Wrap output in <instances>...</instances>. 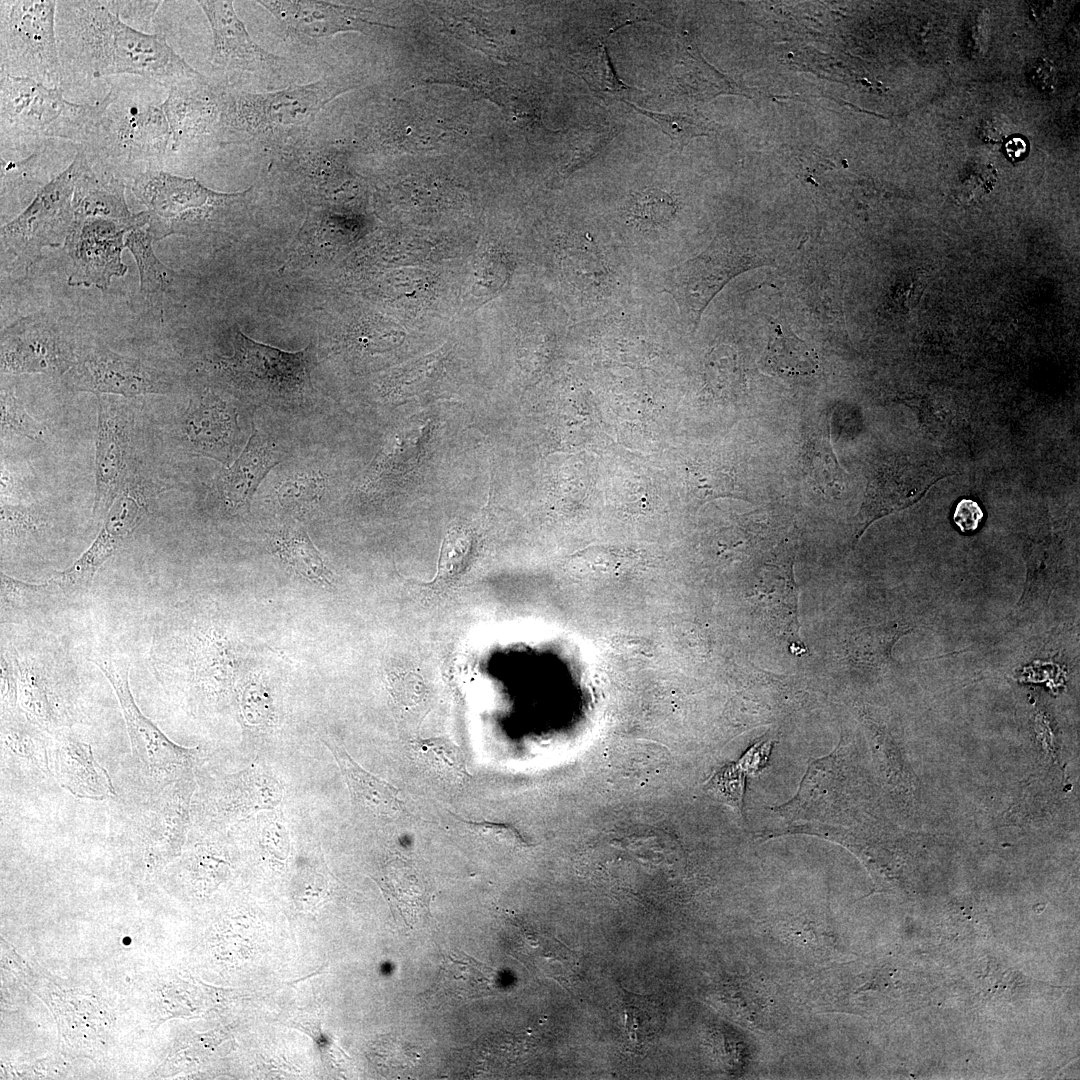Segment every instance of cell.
<instances>
[{
  "label": "cell",
  "instance_id": "obj_1",
  "mask_svg": "<svg viewBox=\"0 0 1080 1080\" xmlns=\"http://www.w3.org/2000/svg\"><path fill=\"white\" fill-rule=\"evenodd\" d=\"M56 35L64 80L130 74L169 91L203 79L165 37L129 26L103 0L57 1Z\"/></svg>",
  "mask_w": 1080,
  "mask_h": 1080
},
{
  "label": "cell",
  "instance_id": "obj_2",
  "mask_svg": "<svg viewBox=\"0 0 1080 1080\" xmlns=\"http://www.w3.org/2000/svg\"><path fill=\"white\" fill-rule=\"evenodd\" d=\"M191 769L154 776L140 771L131 786L116 792L110 836L146 865H157L183 843L189 822Z\"/></svg>",
  "mask_w": 1080,
  "mask_h": 1080
},
{
  "label": "cell",
  "instance_id": "obj_3",
  "mask_svg": "<svg viewBox=\"0 0 1080 1080\" xmlns=\"http://www.w3.org/2000/svg\"><path fill=\"white\" fill-rule=\"evenodd\" d=\"M98 104L89 136L78 145L88 160L113 172L124 168L131 173L140 164L157 167L170 143L161 103L142 100L113 86Z\"/></svg>",
  "mask_w": 1080,
  "mask_h": 1080
},
{
  "label": "cell",
  "instance_id": "obj_4",
  "mask_svg": "<svg viewBox=\"0 0 1080 1080\" xmlns=\"http://www.w3.org/2000/svg\"><path fill=\"white\" fill-rule=\"evenodd\" d=\"M17 668L18 709L50 736L82 719L76 665L54 637H38L10 649Z\"/></svg>",
  "mask_w": 1080,
  "mask_h": 1080
},
{
  "label": "cell",
  "instance_id": "obj_5",
  "mask_svg": "<svg viewBox=\"0 0 1080 1080\" xmlns=\"http://www.w3.org/2000/svg\"><path fill=\"white\" fill-rule=\"evenodd\" d=\"M1 142L22 137L65 139L82 145L99 110L72 103L61 88H50L29 78L0 74Z\"/></svg>",
  "mask_w": 1080,
  "mask_h": 1080
},
{
  "label": "cell",
  "instance_id": "obj_6",
  "mask_svg": "<svg viewBox=\"0 0 1080 1080\" xmlns=\"http://www.w3.org/2000/svg\"><path fill=\"white\" fill-rule=\"evenodd\" d=\"M81 171L76 155L70 165L47 183L16 218L1 227L2 269L25 274L43 248L64 245L74 220L73 195Z\"/></svg>",
  "mask_w": 1080,
  "mask_h": 1080
},
{
  "label": "cell",
  "instance_id": "obj_7",
  "mask_svg": "<svg viewBox=\"0 0 1080 1080\" xmlns=\"http://www.w3.org/2000/svg\"><path fill=\"white\" fill-rule=\"evenodd\" d=\"M54 0L0 1V74L61 88Z\"/></svg>",
  "mask_w": 1080,
  "mask_h": 1080
},
{
  "label": "cell",
  "instance_id": "obj_8",
  "mask_svg": "<svg viewBox=\"0 0 1080 1080\" xmlns=\"http://www.w3.org/2000/svg\"><path fill=\"white\" fill-rule=\"evenodd\" d=\"M134 196L146 207L148 228L155 241L172 234H188L212 222L239 193L213 191L195 178L177 176L157 167H144L127 175Z\"/></svg>",
  "mask_w": 1080,
  "mask_h": 1080
},
{
  "label": "cell",
  "instance_id": "obj_9",
  "mask_svg": "<svg viewBox=\"0 0 1080 1080\" xmlns=\"http://www.w3.org/2000/svg\"><path fill=\"white\" fill-rule=\"evenodd\" d=\"M764 256L726 238H716L694 258L666 273L664 289L690 327H697L713 297L736 275L767 265Z\"/></svg>",
  "mask_w": 1080,
  "mask_h": 1080
},
{
  "label": "cell",
  "instance_id": "obj_10",
  "mask_svg": "<svg viewBox=\"0 0 1080 1080\" xmlns=\"http://www.w3.org/2000/svg\"><path fill=\"white\" fill-rule=\"evenodd\" d=\"M148 223L146 210L126 219L97 217L73 221L64 244L72 260L68 284L108 289L112 277H122L128 270L121 259L124 235Z\"/></svg>",
  "mask_w": 1080,
  "mask_h": 1080
},
{
  "label": "cell",
  "instance_id": "obj_11",
  "mask_svg": "<svg viewBox=\"0 0 1080 1080\" xmlns=\"http://www.w3.org/2000/svg\"><path fill=\"white\" fill-rule=\"evenodd\" d=\"M91 662L111 684L120 704L140 771L154 776L191 769L199 760V748L182 747L171 741L137 706L129 685V664L121 659L99 656Z\"/></svg>",
  "mask_w": 1080,
  "mask_h": 1080
},
{
  "label": "cell",
  "instance_id": "obj_12",
  "mask_svg": "<svg viewBox=\"0 0 1080 1080\" xmlns=\"http://www.w3.org/2000/svg\"><path fill=\"white\" fill-rule=\"evenodd\" d=\"M154 494V487L150 483L131 475L110 507L91 546L69 568L54 573L50 581L66 596L86 589L98 569L141 523Z\"/></svg>",
  "mask_w": 1080,
  "mask_h": 1080
},
{
  "label": "cell",
  "instance_id": "obj_13",
  "mask_svg": "<svg viewBox=\"0 0 1080 1080\" xmlns=\"http://www.w3.org/2000/svg\"><path fill=\"white\" fill-rule=\"evenodd\" d=\"M95 449L94 519H104L131 476L129 460L135 425L130 404L99 395Z\"/></svg>",
  "mask_w": 1080,
  "mask_h": 1080
},
{
  "label": "cell",
  "instance_id": "obj_14",
  "mask_svg": "<svg viewBox=\"0 0 1080 1080\" xmlns=\"http://www.w3.org/2000/svg\"><path fill=\"white\" fill-rule=\"evenodd\" d=\"M76 360L60 325L47 315L21 318L1 332L2 374H66Z\"/></svg>",
  "mask_w": 1080,
  "mask_h": 1080
},
{
  "label": "cell",
  "instance_id": "obj_15",
  "mask_svg": "<svg viewBox=\"0 0 1080 1080\" xmlns=\"http://www.w3.org/2000/svg\"><path fill=\"white\" fill-rule=\"evenodd\" d=\"M68 386L76 391L132 398L166 392L167 382L157 369L121 355L105 346L89 349L77 357L66 373Z\"/></svg>",
  "mask_w": 1080,
  "mask_h": 1080
},
{
  "label": "cell",
  "instance_id": "obj_16",
  "mask_svg": "<svg viewBox=\"0 0 1080 1080\" xmlns=\"http://www.w3.org/2000/svg\"><path fill=\"white\" fill-rule=\"evenodd\" d=\"M49 769L62 788L77 798L105 800L116 790L107 770L95 759L90 744L71 730L50 736Z\"/></svg>",
  "mask_w": 1080,
  "mask_h": 1080
},
{
  "label": "cell",
  "instance_id": "obj_17",
  "mask_svg": "<svg viewBox=\"0 0 1080 1080\" xmlns=\"http://www.w3.org/2000/svg\"><path fill=\"white\" fill-rule=\"evenodd\" d=\"M236 429L234 409L214 391L194 396L183 414L181 431L196 453L225 462Z\"/></svg>",
  "mask_w": 1080,
  "mask_h": 1080
},
{
  "label": "cell",
  "instance_id": "obj_18",
  "mask_svg": "<svg viewBox=\"0 0 1080 1080\" xmlns=\"http://www.w3.org/2000/svg\"><path fill=\"white\" fill-rule=\"evenodd\" d=\"M197 4L212 30V66L220 69H253L276 58L253 42L243 21L237 16L232 1L200 0Z\"/></svg>",
  "mask_w": 1080,
  "mask_h": 1080
},
{
  "label": "cell",
  "instance_id": "obj_19",
  "mask_svg": "<svg viewBox=\"0 0 1080 1080\" xmlns=\"http://www.w3.org/2000/svg\"><path fill=\"white\" fill-rule=\"evenodd\" d=\"M278 462L274 446L257 430L252 432L244 449L221 473L217 490L228 508L243 506Z\"/></svg>",
  "mask_w": 1080,
  "mask_h": 1080
},
{
  "label": "cell",
  "instance_id": "obj_20",
  "mask_svg": "<svg viewBox=\"0 0 1080 1080\" xmlns=\"http://www.w3.org/2000/svg\"><path fill=\"white\" fill-rule=\"evenodd\" d=\"M292 33L324 38L349 29L350 16L343 7L321 1H258Z\"/></svg>",
  "mask_w": 1080,
  "mask_h": 1080
},
{
  "label": "cell",
  "instance_id": "obj_21",
  "mask_svg": "<svg viewBox=\"0 0 1080 1080\" xmlns=\"http://www.w3.org/2000/svg\"><path fill=\"white\" fill-rule=\"evenodd\" d=\"M325 743L340 768L351 796L360 806L378 816H394L404 811L397 788L362 768L342 747Z\"/></svg>",
  "mask_w": 1080,
  "mask_h": 1080
},
{
  "label": "cell",
  "instance_id": "obj_22",
  "mask_svg": "<svg viewBox=\"0 0 1080 1080\" xmlns=\"http://www.w3.org/2000/svg\"><path fill=\"white\" fill-rule=\"evenodd\" d=\"M388 893L400 917L408 926L423 922L430 916V891L423 875L405 861H396L388 869Z\"/></svg>",
  "mask_w": 1080,
  "mask_h": 1080
},
{
  "label": "cell",
  "instance_id": "obj_23",
  "mask_svg": "<svg viewBox=\"0 0 1080 1080\" xmlns=\"http://www.w3.org/2000/svg\"><path fill=\"white\" fill-rule=\"evenodd\" d=\"M234 341L252 370L269 380L292 384L299 383L304 375V351L287 353L257 343L245 336L238 329L234 332Z\"/></svg>",
  "mask_w": 1080,
  "mask_h": 1080
},
{
  "label": "cell",
  "instance_id": "obj_24",
  "mask_svg": "<svg viewBox=\"0 0 1080 1080\" xmlns=\"http://www.w3.org/2000/svg\"><path fill=\"white\" fill-rule=\"evenodd\" d=\"M50 735L28 720L20 710L1 714V742L3 748L31 762L44 774L49 769Z\"/></svg>",
  "mask_w": 1080,
  "mask_h": 1080
},
{
  "label": "cell",
  "instance_id": "obj_25",
  "mask_svg": "<svg viewBox=\"0 0 1080 1080\" xmlns=\"http://www.w3.org/2000/svg\"><path fill=\"white\" fill-rule=\"evenodd\" d=\"M278 556L295 574L323 585H332V573L307 532L299 525L289 526L275 538Z\"/></svg>",
  "mask_w": 1080,
  "mask_h": 1080
},
{
  "label": "cell",
  "instance_id": "obj_26",
  "mask_svg": "<svg viewBox=\"0 0 1080 1080\" xmlns=\"http://www.w3.org/2000/svg\"><path fill=\"white\" fill-rule=\"evenodd\" d=\"M154 241L148 224L133 229L125 237V247L131 251L138 266L140 292L147 298L164 293L176 275L156 257L152 248Z\"/></svg>",
  "mask_w": 1080,
  "mask_h": 1080
},
{
  "label": "cell",
  "instance_id": "obj_27",
  "mask_svg": "<svg viewBox=\"0 0 1080 1080\" xmlns=\"http://www.w3.org/2000/svg\"><path fill=\"white\" fill-rule=\"evenodd\" d=\"M764 360L771 371L786 376L812 375L819 367L815 350L780 325L775 326Z\"/></svg>",
  "mask_w": 1080,
  "mask_h": 1080
},
{
  "label": "cell",
  "instance_id": "obj_28",
  "mask_svg": "<svg viewBox=\"0 0 1080 1080\" xmlns=\"http://www.w3.org/2000/svg\"><path fill=\"white\" fill-rule=\"evenodd\" d=\"M315 86H306L286 90L260 97L259 106L266 120L290 124L300 123L314 114L324 105L326 97L318 93Z\"/></svg>",
  "mask_w": 1080,
  "mask_h": 1080
},
{
  "label": "cell",
  "instance_id": "obj_29",
  "mask_svg": "<svg viewBox=\"0 0 1080 1080\" xmlns=\"http://www.w3.org/2000/svg\"><path fill=\"white\" fill-rule=\"evenodd\" d=\"M414 753L431 773L449 785L470 779L463 752L444 739H423L414 743Z\"/></svg>",
  "mask_w": 1080,
  "mask_h": 1080
},
{
  "label": "cell",
  "instance_id": "obj_30",
  "mask_svg": "<svg viewBox=\"0 0 1080 1080\" xmlns=\"http://www.w3.org/2000/svg\"><path fill=\"white\" fill-rule=\"evenodd\" d=\"M493 971L472 958H446L443 978L448 990L456 995L471 998L491 993L495 987Z\"/></svg>",
  "mask_w": 1080,
  "mask_h": 1080
},
{
  "label": "cell",
  "instance_id": "obj_31",
  "mask_svg": "<svg viewBox=\"0 0 1080 1080\" xmlns=\"http://www.w3.org/2000/svg\"><path fill=\"white\" fill-rule=\"evenodd\" d=\"M804 462L809 477L822 492L836 496L843 491L846 473L840 468L831 446L830 431L809 442Z\"/></svg>",
  "mask_w": 1080,
  "mask_h": 1080
},
{
  "label": "cell",
  "instance_id": "obj_32",
  "mask_svg": "<svg viewBox=\"0 0 1080 1080\" xmlns=\"http://www.w3.org/2000/svg\"><path fill=\"white\" fill-rule=\"evenodd\" d=\"M319 473H301L285 480L277 490L280 506L295 515L309 512L317 505L325 489Z\"/></svg>",
  "mask_w": 1080,
  "mask_h": 1080
},
{
  "label": "cell",
  "instance_id": "obj_33",
  "mask_svg": "<svg viewBox=\"0 0 1080 1080\" xmlns=\"http://www.w3.org/2000/svg\"><path fill=\"white\" fill-rule=\"evenodd\" d=\"M624 1018L626 1031L634 1042L652 1039L662 1023V1015L655 1001L649 997L624 991Z\"/></svg>",
  "mask_w": 1080,
  "mask_h": 1080
},
{
  "label": "cell",
  "instance_id": "obj_34",
  "mask_svg": "<svg viewBox=\"0 0 1080 1080\" xmlns=\"http://www.w3.org/2000/svg\"><path fill=\"white\" fill-rule=\"evenodd\" d=\"M54 584L26 583L1 572V608L4 612L28 613L52 596Z\"/></svg>",
  "mask_w": 1080,
  "mask_h": 1080
},
{
  "label": "cell",
  "instance_id": "obj_35",
  "mask_svg": "<svg viewBox=\"0 0 1080 1080\" xmlns=\"http://www.w3.org/2000/svg\"><path fill=\"white\" fill-rule=\"evenodd\" d=\"M0 513L2 543L35 538L46 526L44 515L35 507L1 502Z\"/></svg>",
  "mask_w": 1080,
  "mask_h": 1080
},
{
  "label": "cell",
  "instance_id": "obj_36",
  "mask_svg": "<svg viewBox=\"0 0 1080 1080\" xmlns=\"http://www.w3.org/2000/svg\"><path fill=\"white\" fill-rule=\"evenodd\" d=\"M1 431L3 434L18 435L41 441L46 435V427L33 418L11 391H1Z\"/></svg>",
  "mask_w": 1080,
  "mask_h": 1080
},
{
  "label": "cell",
  "instance_id": "obj_37",
  "mask_svg": "<svg viewBox=\"0 0 1080 1080\" xmlns=\"http://www.w3.org/2000/svg\"><path fill=\"white\" fill-rule=\"evenodd\" d=\"M628 215L645 225L669 221L675 213L671 196L659 189H648L633 195L627 206Z\"/></svg>",
  "mask_w": 1080,
  "mask_h": 1080
},
{
  "label": "cell",
  "instance_id": "obj_38",
  "mask_svg": "<svg viewBox=\"0 0 1080 1080\" xmlns=\"http://www.w3.org/2000/svg\"><path fill=\"white\" fill-rule=\"evenodd\" d=\"M454 817H456L469 831L486 840L511 848H524L529 846V843L524 839L520 831L512 824L487 820H465L457 815H454Z\"/></svg>",
  "mask_w": 1080,
  "mask_h": 1080
},
{
  "label": "cell",
  "instance_id": "obj_39",
  "mask_svg": "<svg viewBox=\"0 0 1080 1080\" xmlns=\"http://www.w3.org/2000/svg\"><path fill=\"white\" fill-rule=\"evenodd\" d=\"M104 5L129 26L143 31L163 1H103ZM144 32V31H143Z\"/></svg>",
  "mask_w": 1080,
  "mask_h": 1080
},
{
  "label": "cell",
  "instance_id": "obj_40",
  "mask_svg": "<svg viewBox=\"0 0 1080 1080\" xmlns=\"http://www.w3.org/2000/svg\"><path fill=\"white\" fill-rule=\"evenodd\" d=\"M744 772L738 764H730L719 771L709 783V788L734 807H740L743 795Z\"/></svg>",
  "mask_w": 1080,
  "mask_h": 1080
},
{
  "label": "cell",
  "instance_id": "obj_41",
  "mask_svg": "<svg viewBox=\"0 0 1080 1080\" xmlns=\"http://www.w3.org/2000/svg\"><path fill=\"white\" fill-rule=\"evenodd\" d=\"M997 178V171L993 166L977 165L962 178L960 194L963 199H978L989 193Z\"/></svg>",
  "mask_w": 1080,
  "mask_h": 1080
},
{
  "label": "cell",
  "instance_id": "obj_42",
  "mask_svg": "<svg viewBox=\"0 0 1080 1080\" xmlns=\"http://www.w3.org/2000/svg\"><path fill=\"white\" fill-rule=\"evenodd\" d=\"M17 668L10 650L1 652V714L18 711Z\"/></svg>",
  "mask_w": 1080,
  "mask_h": 1080
},
{
  "label": "cell",
  "instance_id": "obj_43",
  "mask_svg": "<svg viewBox=\"0 0 1080 1080\" xmlns=\"http://www.w3.org/2000/svg\"><path fill=\"white\" fill-rule=\"evenodd\" d=\"M639 113L646 115L654 120L663 130L664 133L669 135L674 141H683L686 138H690L696 135V129L693 128L692 122L689 118L661 114L658 112H651L643 109L635 108Z\"/></svg>",
  "mask_w": 1080,
  "mask_h": 1080
},
{
  "label": "cell",
  "instance_id": "obj_44",
  "mask_svg": "<svg viewBox=\"0 0 1080 1080\" xmlns=\"http://www.w3.org/2000/svg\"><path fill=\"white\" fill-rule=\"evenodd\" d=\"M984 517L980 505L971 499H961L955 506L953 521L963 533L976 531Z\"/></svg>",
  "mask_w": 1080,
  "mask_h": 1080
},
{
  "label": "cell",
  "instance_id": "obj_45",
  "mask_svg": "<svg viewBox=\"0 0 1080 1080\" xmlns=\"http://www.w3.org/2000/svg\"><path fill=\"white\" fill-rule=\"evenodd\" d=\"M1027 74L1038 90L1050 92L1055 88L1057 81L1056 68L1049 59H1034L1028 66Z\"/></svg>",
  "mask_w": 1080,
  "mask_h": 1080
},
{
  "label": "cell",
  "instance_id": "obj_46",
  "mask_svg": "<svg viewBox=\"0 0 1080 1080\" xmlns=\"http://www.w3.org/2000/svg\"><path fill=\"white\" fill-rule=\"evenodd\" d=\"M263 843L273 854L286 857L288 852V839L285 829L278 823L267 825L263 830Z\"/></svg>",
  "mask_w": 1080,
  "mask_h": 1080
},
{
  "label": "cell",
  "instance_id": "obj_47",
  "mask_svg": "<svg viewBox=\"0 0 1080 1080\" xmlns=\"http://www.w3.org/2000/svg\"><path fill=\"white\" fill-rule=\"evenodd\" d=\"M771 743L763 742L749 749L737 763L744 772L759 770L767 762Z\"/></svg>",
  "mask_w": 1080,
  "mask_h": 1080
},
{
  "label": "cell",
  "instance_id": "obj_48",
  "mask_svg": "<svg viewBox=\"0 0 1080 1080\" xmlns=\"http://www.w3.org/2000/svg\"><path fill=\"white\" fill-rule=\"evenodd\" d=\"M1005 136L1006 132L1004 126L997 120L987 119L981 123L979 137L983 142L988 144L999 143Z\"/></svg>",
  "mask_w": 1080,
  "mask_h": 1080
},
{
  "label": "cell",
  "instance_id": "obj_49",
  "mask_svg": "<svg viewBox=\"0 0 1080 1080\" xmlns=\"http://www.w3.org/2000/svg\"><path fill=\"white\" fill-rule=\"evenodd\" d=\"M1004 150L1006 156L1011 161H1019L1023 159L1028 152V142L1022 136H1013L1005 142Z\"/></svg>",
  "mask_w": 1080,
  "mask_h": 1080
}]
</instances>
